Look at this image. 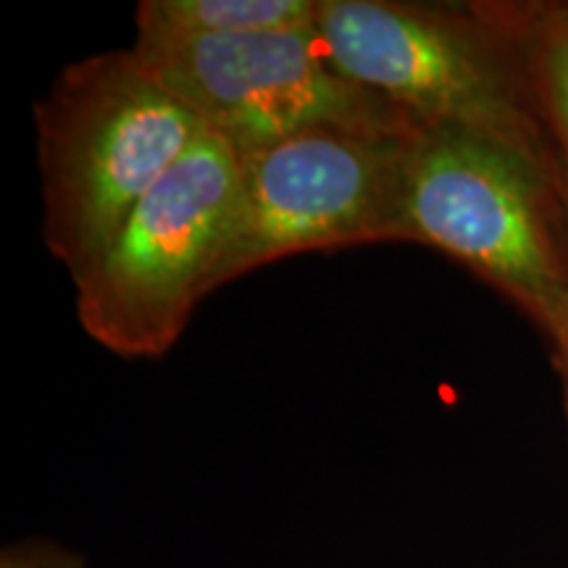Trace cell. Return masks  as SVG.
Masks as SVG:
<instances>
[{"label":"cell","mask_w":568,"mask_h":568,"mask_svg":"<svg viewBox=\"0 0 568 568\" xmlns=\"http://www.w3.org/2000/svg\"><path fill=\"white\" fill-rule=\"evenodd\" d=\"M48 253L82 274L203 132L132 51L69 63L34 103Z\"/></svg>","instance_id":"1"},{"label":"cell","mask_w":568,"mask_h":568,"mask_svg":"<svg viewBox=\"0 0 568 568\" xmlns=\"http://www.w3.org/2000/svg\"><path fill=\"white\" fill-rule=\"evenodd\" d=\"M403 234L477 272L558 337L568 216L550 161L481 132L422 126L403 166Z\"/></svg>","instance_id":"2"},{"label":"cell","mask_w":568,"mask_h":568,"mask_svg":"<svg viewBox=\"0 0 568 568\" xmlns=\"http://www.w3.org/2000/svg\"><path fill=\"white\" fill-rule=\"evenodd\" d=\"M316 34L347 80L418 126H460L548 161L495 11L414 0H316Z\"/></svg>","instance_id":"3"},{"label":"cell","mask_w":568,"mask_h":568,"mask_svg":"<svg viewBox=\"0 0 568 568\" xmlns=\"http://www.w3.org/2000/svg\"><path fill=\"white\" fill-rule=\"evenodd\" d=\"M237 180V153L203 132L138 203L109 251L71 276L90 339L126 361L163 358L180 343L209 295Z\"/></svg>","instance_id":"4"},{"label":"cell","mask_w":568,"mask_h":568,"mask_svg":"<svg viewBox=\"0 0 568 568\" xmlns=\"http://www.w3.org/2000/svg\"><path fill=\"white\" fill-rule=\"evenodd\" d=\"M410 138L316 130L237 159V195L209 293L297 253L406 243L403 166Z\"/></svg>","instance_id":"5"},{"label":"cell","mask_w":568,"mask_h":568,"mask_svg":"<svg viewBox=\"0 0 568 568\" xmlns=\"http://www.w3.org/2000/svg\"><path fill=\"white\" fill-rule=\"evenodd\" d=\"M132 51L237 159L295 134L339 130L408 138L393 101L326 59L316 24L209 40H138Z\"/></svg>","instance_id":"6"},{"label":"cell","mask_w":568,"mask_h":568,"mask_svg":"<svg viewBox=\"0 0 568 568\" xmlns=\"http://www.w3.org/2000/svg\"><path fill=\"white\" fill-rule=\"evenodd\" d=\"M316 19V0H142L138 40H209L301 30Z\"/></svg>","instance_id":"7"},{"label":"cell","mask_w":568,"mask_h":568,"mask_svg":"<svg viewBox=\"0 0 568 568\" xmlns=\"http://www.w3.org/2000/svg\"><path fill=\"white\" fill-rule=\"evenodd\" d=\"M503 19L527 59L531 90L542 95L568 151V6L508 11Z\"/></svg>","instance_id":"8"},{"label":"cell","mask_w":568,"mask_h":568,"mask_svg":"<svg viewBox=\"0 0 568 568\" xmlns=\"http://www.w3.org/2000/svg\"><path fill=\"white\" fill-rule=\"evenodd\" d=\"M0 568H88L80 552L61 548L51 539H21L6 545Z\"/></svg>","instance_id":"9"},{"label":"cell","mask_w":568,"mask_h":568,"mask_svg":"<svg viewBox=\"0 0 568 568\" xmlns=\"http://www.w3.org/2000/svg\"><path fill=\"white\" fill-rule=\"evenodd\" d=\"M560 195H564V203H566V216H568V169L564 174H560ZM556 343L560 347V355H564V366L568 372V295H566V311H564V324H560V332L556 337Z\"/></svg>","instance_id":"10"}]
</instances>
